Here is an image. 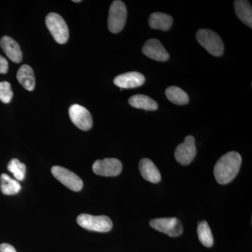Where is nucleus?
<instances>
[{
    "mask_svg": "<svg viewBox=\"0 0 252 252\" xmlns=\"http://www.w3.org/2000/svg\"><path fill=\"white\" fill-rule=\"evenodd\" d=\"M242 163V157L236 152L224 154L219 159L214 168L215 179L220 185H227L238 175Z\"/></svg>",
    "mask_w": 252,
    "mask_h": 252,
    "instance_id": "obj_1",
    "label": "nucleus"
},
{
    "mask_svg": "<svg viewBox=\"0 0 252 252\" xmlns=\"http://www.w3.org/2000/svg\"><path fill=\"white\" fill-rule=\"evenodd\" d=\"M196 39L204 49L212 56H222L224 51L223 41L218 34L207 29L199 30L196 33Z\"/></svg>",
    "mask_w": 252,
    "mask_h": 252,
    "instance_id": "obj_2",
    "label": "nucleus"
},
{
    "mask_svg": "<svg viewBox=\"0 0 252 252\" xmlns=\"http://www.w3.org/2000/svg\"><path fill=\"white\" fill-rule=\"evenodd\" d=\"M78 224L91 231L107 233L110 231L113 227L112 220L108 217L93 216L88 214H81L77 219Z\"/></svg>",
    "mask_w": 252,
    "mask_h": 252,
    "instance_id": "obj_3",
    "label": "nucleus"
},
{
    "mask_svg": "<svg viewBox=\"0 0 252 252\" xmlns=\"http://www.w3.org/2000/svg\"><path fill=\"white\" fill-rule=\"evenodd\" d=\"M48 29L59 44H63L69 39V29L62 16L56 13H50L46 18Z\"/></svg>",
    "mask_w": 252,
    "mask_h": 252,
    "instance_id": "obj_4",
    "label": "nucleus"
},
{
    "mask_svg": "<svg viewBox=\"0 0 252 252\" xmlns=\"http://www.w3.org/2000/svg\"><path fill=\"white\" fill-rule=\"evenodd\" d=\"M127 18V9L122 1H114L109 8L108 28L111 32L117 34L124 29Z\"/></svg>",
    "mask_w": 252,
    "mask_h": 252,
    "instance_id": "obj_5",
    "label": "nucleus"
},
{
    "mask_svg": "<svg viewBox=\"0 0 252 252\" xmlns=\"http://www.w3.org/2000/svg\"><path fill=\"white\" fill-rule=\"evenodd\" d=\"M149 224L154 229L165 233L170 237L180 236L183 233L182 222L176 217L155 219L151 220Z\"/></svg>",
    "mask_w": 252,
    "mask_h": 252,
    "instance_id": "obj_6",
    "label": "nucleus"
},
{
    "mask_svg": "<svg viewBox=\"0 0 252 252\" xmlns=\"http://www.w3.org/2000/svg\"><path fill=\"white\" fill-rule=\"evenodd\" d=\"M53 175L63 185L74 191H79L83 188V181L79 176L70 170L61 166H54L51 168Z\"/></svg>",
    "mask_w": 252,
    "mask_h": 252,
    "instance_id": "obj_7",
    "label": "nucleus"
},
{
    "mask_svg": "<svg viewBox=\"0 0 252 252\" xmlns=\"http://www.w3.org/2000/svg\"><path fill=\"white\" fill-rule=\"evenodd\" d=\"M196 155L195 138L189 135L185 142L180 144L175 149V157L177 161L182 165H188L193 161Z\"/></svg>",
    "mask_w": 252,
    "mask_h": 252,
    "instance_id": "obj_8",
    "label": "nucleus"
},
{
    "mask_svg": "<svg viewBox=\"0 0 252 252\" xmlns=\"http://www.w3.org/2000/svg\"><path fill=\"white\" fill-rule=\"evenodd\" d=\"M71 121L78 128L87 131L93 126V118L87 109L79 104H74L69 109Z\"/></svg>",
    "mask_w": 252,
    "mask_h": 252,
    "instance_id": "obj_9",
    "label": "nucleus"
},
{
    "mask_svg": "<svg viewBox=\"0 0 252 252\" xmlns=\"http://www.w3.org/2000/svg\"><path fill=\"white\" fill-rule=\"evenodd\" d=\"M122 163L117 158L97 160L93 165L94 174L103 177H116L122 171Z\"/></svg>",
    "mask_w": 252,
    "mask_h": 252,
    "instance_id": "obj_10",
    "label": "nucleus"
},
{
    "mask_svg": "<svg viewBox=\"0 0 252 252\" xmlns=\"http://www.w3.org/2000/svg\"><path fill=\"white\" fill-rule=\"evenodd\" d=\"M142 51L149 59L160 62L166 61L170 58L168 53L160 41L156 39H151L147 41L142 47Z\"/></svg>",
    "mask_w": 252,
    "mask_h": 252,
    "instance_id": "obj_11",
    "label": "nucleus"
},
{
    "mask_svg": "<svg viewBox=\"0 0 252 252\" xmlns=\"http://www.w3.org/2000/svg\"><path fill=\"white\" fill-rule=\"evenodd\" d=\"M145 78L140 72H131L120 74L114 79V83L121 89H135L143 85Z\"/></svg>",
    "mask_w": 252,
    "mask_h": 252,
    "instance_id": "obj_12",
    "label": "nucleus"
},
{
    "mask_svg": "<svg viewBox=\"0 0 252 252\" xmlns=\"http://www.w3.org/2000/svg\"><path fill=\"white\" fill-rule=\"evenodd\" d=\"M1 49L11 61L19 63L23 59L22 51L19 44L9 36H4L0 40Z\"/></svg>",
    "mask_w": 252,
    "mask_h": 252,
    "instance_id": "obj_13",
    "label": "nucleus"
},
{
    "mask_svg": "<svg viewBox=\"0 0 252 252\" xmlns=\"http://www.w3.org/2000/svg\"><path fill=\"white\" fill-rule=\"evenodd\" d=\"M139 169L144 180L151 183L157 184L161 180L160 171L150 159H142L139 163Z\"/></svg>",
    "mask_w": 252,
    "mask_h": 252,
    "instance_id": "obj_14",
    "label": "nucleus"
},
{
    "mask_svg": "<svg viewBox=\"0 0 252 252\" xmlns=\"http://www.w3.org/2000/svg\"><path fill=\"white\" fill-rule=\"evenodd\" d=\"M172 23H173V18L172 16L163 13H154L151 14L149 18V26L154 30L168 31L172 27Z\"/></svg>",
    "mask_w": 252,
    "mask_h": 252,
    "instance_id": "obj_15",
    "label": "nucleus"
},
{
    "mask_svg": "<svg viewBox=\"0 0 252 252\" xmlns=\"http://www.w3.org/2000/svg\"><path fill=\"white\" fill-rule=\"evenodd\" d=\"M235 14L239 19L250 28H252V8L248 1L237 0L234 2Z\"/></svg>",
    "mask_w": 252,
    "mask_h": 252,
    "instance_id": "obj_16",
    "label": "nucleus"
},
{
    "mask_svg": "<svg viewBox=\"0 0 252 252\" xmlns=\"http://www.w3.org/2000/svg\"><path fill=\"white\" fill-rule=\"evenodd\" d=\"M17 79L26 90L29 91L34 90L35 87V79H34V72L31 66L28 64L21 66L17 72Z\"/></svg>",
    "mask_w": 252,
    "mask_h": 252,
    "instance_id": "obj_17",
    "label": "nucleus"
},
{
    "mask_svg": "<svg viewBox=\"0 0 252 252\" xmlns=\"http://www.w3.org/2000/svg\"><path fill=\"white\" fill-rule=\"evenodd\" d=\"M128 102L132 107L144 109L146 111H155L158 107L155 100L144 94H135L132 96L129 99Z\"/></svg>",
    "mask_w": 252,
    "mask_h": 252,
    "instance_id": "obj_18",
    "label": "nucleus"
},
{
    "mask_svg": "<svg viewBox=\"0 0 252 252\" xmlns=\"http://www.w3.org/2000/svg\"><path fill=\"white\" fill-rule=\"evenodd\" d=\"M167 98L177 105H185L189 102L188 94L185 91L177 86H170L165 91Z\"/></svg>",
    "mask_w": 252,
    "mask_h": 252,
    "instance_id": "obj_19",
    "label": "nucleus"
},
{
    "mask_svg": "<svg viewBox=\"0 0 252 252\" xmlns=\"http://www.w3.org/2000/svg\"><path fill=\"white\" fill-rule=\"evenodd\" d=\"M0 189L1 193L4 195H15L19 193L21 189V186L18 183L17 180L11 178L6 174H2L0 177Z\"/></svg>",
    "mask_w": 252,
    "mask_h": 252,
    "instance_id": "obj_20",
    "label": "nucleus"
},
{
    "mask_svg": "<svg viewBox=\"0 0 252 252\" xmlns=\"http://www.w3.org/2000/svg\"><path fill=\"white\" fill-rule=\"evenodd\" d=\"M198 239L200 243L207 248H211L214 245V238L211 229L208 223L205 220L198 222Z\"/></svg>",
    "mask_w": 252,
    "mask_h": 252,
    "instance_id": "obj_21",
    "label": "nucleus"
},
{
    "mask_svg": "<svg viewBox=\"0 0 252 252\" xmlns=\"http://www.w3.org/2000/svg\"><path fill=\"white\" fill-rule=\"evenodd\" d=\"M9 172L14 175L15 178L18 181H23L26 176V165L20 161L17 158H13L10 160L7 166Z\"/></svg>",
    "mask_w": 252,
    "mask_h": 252,
    "instance_id": "obj_22",
    "label": "nucleus"
},
{
    "mask_svg": "<svg viewBox=\"0 0 252 252\" xmlns=\"http://www.w3.org/2000/svg\"><path fill=\"white\" fill-rule=\"evenodd\" d=\"M14 94L11 90V84L7 81L0 82V100L4 104H8L12 99Z\"/></svg>",
    "mask_w": 252,
    "mask_h": 252,
    "instance_id": "obj_23",
    "label": "nucleus"
},
{
    "mask_svg": "<svg viewBox=\"0 0 252 252\" xmlns=\"http://www.w3.org/2000/svg\"><path fill=\"white\" fill-rule=\"evenodd\" d=\"M9 64L5 58L0 55V74H6L8 72Z\"/></svg>",
    "mask_w": 252,
    "mask_h": 252,
    "instance_id": "obj_24",
    "label": "nucleus"
},
{
    "mask_svg": "<svg viewBox=\"0 0 252 252\" xmlns=\"http://www.w3.org/2000/svg\"><path fill=\"white\" fill-rule=\"evenodd\" d=\"M0 252H17L16 249L7 243H3L0 245Z\"/></svg>",
    "mask_w": 252,
    "mask_h": 252,
    "instance_id": "obj_25",
    "label": "nucleus"
},
{
    "mask_svg": "<svg viewBox=\"0 0 252 252\" xmlns=\"http://www.w3.org/2000/svg\"><path fill=\"white\" fill-rule=\"evenodd\" d=\"M73 1L74 2H81V0H73Z\"/></svg>",
    "mask_w": 252,
    "mask_h": 252,
    "instance_id": "obj_26",
    "label": "nucleus"
}]
</instances>
